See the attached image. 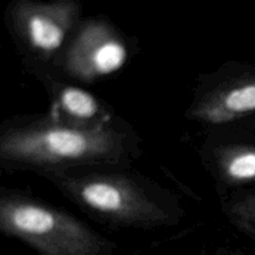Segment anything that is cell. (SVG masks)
Segmentation results:
<instances>
[{"label":"cell","mask_w":255,"mask_h":255,"mask_svg":"<svg viewBox=\"0 0 255 255\" xmlns=\"http://www.w3.org/2000/svg\"><path fill=\"white\" fill-rule=\"evenodd\" d=\"M232 223L236 228H238L239 231L243 232L246 236H248L249 238H252L255 241V223L252 222H246V221H237V219H232Z\"/></svg>","instance_id":"cell-10"},{"label":"cell","mask_w":255,"mask_h":255,"mask_svg":"<svg viewBox=\"0 0 255 255\" xmlns=\"http://www.w3.org/2000/svg\"><path fill=\"white\" fill-rule=\"evenodd\" d=\"M255 114V66L228 62L202 76L187 119L204 126L234 124Z\"/></svg>","instance_id":"cell-6"},{"label":"cell","mask_w":255,"mask_h":255,"mask_svg":"<svg viewBox=\"0 0 255 255\" xmlns=\"http://www.w3.org/2000/svg\"><path fill=\"white\" fill-rule=\"evenodd\" d=\"M128 60V41L119 27L105 17L91 16L80 22L56 69L74 82L90 85L114 76Z\"/></svg>","instance_id":"cell-5"},{"label":"cell","mask_w":255,"mask_h":255,"mask_svg":"<svg viewBox=\"0 0 255 255\" xmlns=\"http://www.w3.org/2000/svg\"><path fill=\"white\" fill-rule=\"evenodd\" d=\"M82 11L80 0H11L5 21L20 52L41 72L56 67Z\"/></svg>","instance_id":"cell-4"},{"label":"cell","mask_w":255,"mask_h":255,"mask_svg":"<svg viewBox=\"0 0 255 255\" xmlns=\"http://www.w3.org/2000/svg\"><path fill=\"white\" fill-rule=\"evenodd\" d=\"M0 232L36 255H114V242L74 214L15 189L0 191Z\"/></svg>","instance_id":"cell-3"},{"label":"cell","mask_w":255,"mask_h":255,"mask_svg":"<svg viewBox=\"0 0 255 255\" xmlns=\"http://www.w3.org/2000/svg\"><path fill=\"white\" fill-rule=\"evenodd\" d=\"M42 177L81 211L107 226L149 231L176 226L183 217L177 197L127 168L57 172Z\"/></svg>","instance_id":"cell-2"},{"label":"cell","mask_w":255,"mask_h":255,"mask_svg":"<svg viewBox=\"0 0 255 255\" xmlns=\"http://www.w3.org/2000/svg\"><path fill=\"white\" fill-rule=\"evenodd\" d=\"M254 128H255V124H254Z\"/></svg>","instance_id":"cell-11"},{"label":"cell","mask_w":255,"mask_h":255,"mask_svg":"<svg viewBox=\"0 0 255 255\" xmlns=\"http://www.w3.org/2000/svg\"><path fill=\"white\" fill-rule=\"evenodd\" d=\"M228 217L237 221H246L255 223V193L241 194L238 197H233L229 199L227 204H224Z\"/></svg>","instance_id":"cell-9"},{"label":"cell","mask_w":255,"mask_h":255,"mask_svg":"<svg viewBox=\"0 0 255 255\" xmlns=\"http://www.w3.org/2000/svg\"><path fill=\"white\" fill-rule=\"evenodd\" d=\"M49 92V116L77 127H97L116 119L114 110L100 97L77 85L54 79L46 72L37 74Z\"/></svg>","instance_id":"cell-7"},{"label":"cell","mask_w":255,"mask_h":255,"mask_svg":"<svg viewBox=\"0 0 255 255\" xmlns=\"http://www.w3.org/2000/svg\"><path fill=\"white\" fill-rule=\"evenodd\" d=\"M209 167L217 181L228 188L255 184V144L227 142L212 147Z\"/></svg>","instance_id":"cell-8"},{"label":"cell","mask_w":255,"mask_h":255,"mask_svg":"<svg viewBox=\"0 0 255 255\" xmlns=\"http://www.w3.org/2000/svg\"><path fill=\"white\" fill-rule=\"evenodd\" d=\"M141 152V141L125 121L97 127L62 124L47 114L2 125L0 161L7 169L39 174L87 169L128 168Z\"/></svg>","instance_id":"cell-1"}]
</instances>
